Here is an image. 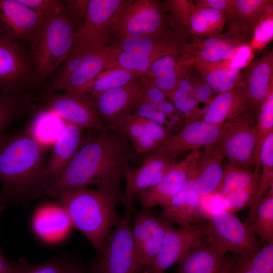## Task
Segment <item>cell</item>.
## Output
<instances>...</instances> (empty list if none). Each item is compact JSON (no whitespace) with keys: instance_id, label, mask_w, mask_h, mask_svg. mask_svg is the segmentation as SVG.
<instances>
[{"instance_id":"f5cc1de1","label":"cell","mask_w":273,"mask_h":273,"mask_svg":"<svg viewBox=\"0 0 273 273\" xmlns=\"http://www.w3.org/2000/svg\"><path fill=\"white\" fill-rule=\"evenodd\" d=\"M142 80L144 86L143 100L156 105L165 101L164 95L150 79L143 75Z\"/></svg>"},{"instance_id":"83f0119b","label":"cell","mask_w":273,"mask_h":273,"mask_svg":"<svg viewBox=\"0 0 273 273\" xmlns=\"http://www.w3.org/2000/svg\"><path fill=\"white\" fill-rule=\"evenodd\" d=\"M194 68L206 83L218 93L240 85L243 78L241 69L231 67L230 60L212 63H195Z\"/></svg>"},{"instance_id":"ffe728a7","label":"cell","mask_w":273,"mask_h":273,"mask_svg":"<svg viewBox=\"0 0 273 273\" xmlns=\"http://www.w3.org/2000/svg\"><path fill=\"white\" fill-rule=\"evenodd\" d=\"M187 38L175 30L152 34L124 37L111 44L120 51L132 53L155 60L161 57L185 52Z\"/></svg>"},{"instance_id":"d6a6232c","label":"cell","mask_w":273,"mask_h":273,"mask_svg":"<svg viewBox=\"0 0 273 273\" xmlns=\"http://www.w3.org/2000/svg\"><path fill=\"white\" fill-rule=\"evenodd\" d=\"M144 75L141 72L119 68H109L102 72L87 86L75 93L95 96L111 89L125 85Z\"/></svg>"},{"instance_id":"f546056e","label":"cell","mask_w":273,"mask_h":273,"mask_svg":"<svg viewBox=\"0 0 273 273\" xmlns=\"http://www.w3.org/2000/svg\"><path fill=\"white\" fill-rule=\"evenodd\" d=\"M244 222L262 241L273 243V188L248 213Z\"/></svg>"},{"instance_id":"11a10c76","label":"cell","mask_w":273,"mask_h":273,"mask_svg":"<svg viewBox=\"0 0 273 273\" xmlns=\"http://www.w3.org/2000/svg\"><path fill=\"white\" fill-rule=\"evenodd\" d=\"M193 2L197 7L215 9L226 13L232 7L233 0H196Z\"/></svg>"},{"instance_id":"484cf974","label":"cell","mask_w":273,"mask_h":273,"mask_svg":"<svg viewBox=\"0 0 273 273\" xmlns=\"http://www.w3.org/2000/svg\"><path fill=\"white\" fill-rule=\"evenodd\" d=\"M272 72L273 53L270 50L249 65L243 76V85L256 114L273 83Z\"/></svg>"},{"instance_id":"4316f807","label":"cell","mask_w":273,"mask_h":273,"mask_svg":"<svg viewBox=\"0 0 273 273\" xmlns=\"http://www.w3.org/2000/svg\"><path fill=\"white\" fill-rule=\"evenodd\" d=\"M224 157L218 143L199 151L196 159L198 172L194 189L201 198L213 194L218 187L223 174Z\"/></svg>"},{"instance_id":"e575fe53","label":"cell","mask_w":273,"mask_h":273,"mask_svg":"<svg viewBox=\"0 0 273 273\" xmlns=\"http://www.w3.org/2000/svg\"><path fill=\"white\" fill-rule=\"evenodd\" d=\"M191 71L181 80L171 99L176 109L185 118L186 124L201 120L204 115L195 99Z\"/></svg>"},{"instance_id":"e0dca14e","label":"cell","mask_w":273,"mask_h":273,"mask_svg":"<svg viewBox=\"0 0 273 273\" xmlns=\"http://www.w3.org/2000/svg\"><path fill=\"white\" fill-rule=\"evenodd\" d=\"M222 128L223 124L213 125L202 120L185 124L178 132L159 144L152 153L175 159L188 150H199L217 144Z\"/></svg>"},{"instance_id":"ab89813d","label":"cell","mask_w":273,"mask_h":273,"mask_svg":"<svg viewBox=\"0 0 273 273\" xmlns=\"http://www.w3.org/2000/svg\"><path fill=\"white\" fill-rule=\"evenodd\" d=\"M195 61V58L192 55L187 60L166 74L150 80L162 92L166 98L171 100L179 83L191 68L194 67Z\"/></svg>"},{"instance_id":"74e56055","label":"cell","mask_w":273,"mask_h":273,"mask_svg":"<svg viewBox=\"0 0 273 273\" xmlns=\"http://www.w3.org/2000/svg\"><path fill=\"white\" fill-rule=\"evenodd\" d=\"M261 166L262 172L260 175L258 191L255 202L250 208L251 212L264 193L273 188V130L265 138L261 150Z\"/></svg>"},{"instance_id":"6f0895ef","label":"cell","mask_w":273,"mask_h":273,"mask_svg":"<svg viewBox=\"0 0 273 273\" xmlns=\"http://www.w3.org/2000/svg\"><path fill=\"white\" fill-rule=\"evenodd\" d=\"M232 273H254L248 263L247 256L236 255Z\"/></svg>"},{"instance_id":"ac0fdd59","label":"cell","mask_w":273,"mask_h":273,"mask_svg":"<svg viewBox=\"0 0 273 273\" xmlns=\"http://www.w3.org/2000/svg\"><path fill=\"white\" fill-rule=\"evenodd\" d=\"M272 0H233L225 13L226 30L222 37L232 39L242 46H250L256 25L272 11Z\"/></svg>"},{"instance_id":"f6af8a7d","label":"cell","mask_w":273,"mask_h":273,"mask_svg":"<svg viewBox=\"0 0 273 273\" xmlns=\"http://www.w3.org/2000/svg\"><path fill=\"white\" fill-rule=\"evenodd\" d=\"M247 258L254 273H273V243H267Z\"/></svg>"},{"instance_id":"91938a15","label":"cell","mask_w":273,"mask_h":273,"mask_svg":"<svg viewBox=\"0 0 273 273\" xmlns=\"http://www.w3.org/2000/svg\"><path fill=\"white\" fill-rule=\"evenodd\" d=\"M65 273H85L80 265L71 259L69 260Z\"/></svg>"},{"instance_id":"d4e9b609","label":"cell","mask_w":273,"mask_h":273,"mask_svg":"<svg viewBox=\"0 0 273 273\" xmlns=\"http://www.w3.org/2000/svg\"><path fill=\"white\" fill-rule=\"evenodd\" d=\"M252 109L250 102L243 84L218 94L206 107L201 119L213 125H222Z\"/></svg>"},{"instance_id":"f907efd6","label":"cell","mask_w":273,"mask_h":273,"mask_svg":"<svg viewBox=\"0 0 273 273\" xmlns=\"http://www.w3.org/2000/svg\"><path fill=\"white\" fill-rule=\"evenodd\" d=\"M132 114L147 119L161 125L167 123L166 116L159 110L158 105L142 100L133 110Z\"/></svg>"},{"instance_id":"9f6ffc18","label":"cell","mask_w":273,"mask_h":273,"mask_svg":"<svg viewBox=\"0 0 273 273\" xmlns=\"http://www.w3.org/2000/svg\"><path fill=\"white\" fill-rule=\"evenodd\" d=\"M251 56V46L245 45L241 46L235 55L230 60L231 67L241 69L244 66Z\"/></svg>"},{"instance_id":"30bf717a","label":"cell","mask_w":273,"mask_h":273,"mask_svg":"<svg viewBox=\"0 0 273 273\" xmlns=\"http://www.w3.org/2000/svg\"><path fill=\"white\" fill-rule=\"evenodd\" d=\"M256 118V114L250 109L223 124L218 144L230 162L241 168L249 169L253 165Z\"/></svg>"},{"instance_id":"44dd1931","label":"cell","mask_w":273,"mask_h":273,"mask_svg":"<svg viewBox=\"0 0 273 273\" xmlns=\"http://www.w3.org/2000/svg\"><path fill=\"white\" fill-rule=\"evenodd\" d=\"M176 163L174 159L152 153L144 159L139 167L129 165L124 177L125 212L131 213L134 198L138 194L157 184Z\"/></svg>"},{"instance_id":"60d3db41","label":"cell","mask_w":273,"mask_h":273,"mask_svg":"<svg viewBox=\"0 0 273 273\" xmlns=\"http://www.w3.org/2000/svg\"><path fill=\"white\" fill-rule=\"evenodd\" d=\"M69 260L58 256L38 265L30 264L23 258L11 262L14 273H65Z\"/></svg>"},{"instance_id":"2e32d148","label":"cell","mask_w":273,"mask_h":273,"mask_svg":"<svg viewBox=\"0 0 273 273\" xmlns=\"http://www.w3.org/2000/svg\"><path fill=\"white\" fill-rule=\"evenodd\" d=\"M47 20L19 0H0L1 36L31 44Z\"/></svg>"},{"instance_id":"7a4b0ae2","label":"cell","mask_w":273,"mask_h":273,"mask_svg":"<svg viewBox=\"0 0 273 273\" xmlns=\"http://www.w3.org/2000/svg\"><path fill=\"white\" fill-rule=\"evenodd\" d=\"M49 147L27 132L6 133L0 140V215L7 203L34 199Z\"/></svg>"},{"instance_id":"db71d44e","label":"cell","mask_w":273,"mask_h":273,"mask_svg":"<svg viewBox=\"0 0 273 273\" xmlns=\"http://www.w3.org/2000/svg\"><path fill=\"white\" fill-rule=\"evenodd\" d=\"M141 119L146 132L158 143V145L169 136L166 128L162 125L142 117H141Z\"/></svg>"},{"instance_id":"4fadbf2b","label":"cell","mask_w":273,"mask_h":273,"mask_svg":"<svg viewBox=\"0 0 273 273\" xmlns=\"http://www.w3.org/2000/svg\"><path fill=\"white\" fill-rule=\"evenodd\" d=\"M142 76L128 84L95 96L89 95L106 128L115 129L121 120L133 110L143 98Z\"/></svg>"},{"instance_id":"ee69618b","label":"cell","mask_w":273,"mask_h":273,"mask_svg":"<svg viewBox=\"0 0 273 273\" xmlns=\"http://www.w3.org/2000/svg\"><path fill=\"white\" fill-rule=\"evenodd\" d=\"M191 56L187 53L161 57L152 63L144 76L151 80L161 76L174 69Z\"/></svg>"},{"instance_id":"681fc988","label":"cell","mask_w":273,"mask_h":273,"mask_svg":"<svg viewBox=\"0 0 273 273\" xmlns=\"http://www.w3.org/2000/svg\"><path fill=\"white\" fill-rule=\"evenodd\" d=\"M191 74L197 103L198 105L200 103H203L207 106L219 93L213 90L206 83L200 74L194 73L192 71Z\"/></svg>"},{"instance_id":"277c9868","label":"cell","mask_w":273,"mask_h":273,"mask_svg":"<svg viewBox=\"0 0 273 273\" xmlns=\"http://www.w3.org/2000/svg\"><path fill=\"white\" fill-rule=\"evenodd\" d=\"M75 31L66 9L46 21L31 44V57L38 84L67 59L73 47Z\"/></svg>"},{"instance_id":"5b68a950","label":"cell","mask_w":273,"mask_h":273,"mask_svg":"<svg viewBox=\"0 0 273 273\" xmlns=\"http://www.w3.org/2000/svg\"><path fill=\"white\" fill-rule=\"evenodd\" d=\"M175 30L165 5L156 0H125L110 28L114 40ZM178 32V31H177Z\"/></svg>"},{"instance_id":"3957f363","label":"cell","mask_w":273,"mask_h":273,"mask_svg":"<svg viewBox=\"0 0 273 273\" xmlns=\"http://www.w3.org/2000/svg\"><path fill=\"white\" fill-rule=\"evenodd\" d=\"M50 197L60 203L71 224L91 242L97 255L100 254L112 228L121 221L116 209L120 200L106 191L87 187L59 191Z\"/></svg>"},{"instance_id":"d6986e66","label":"cell","mask_w":273,"mask_h":273,"mask_svg":"<svg viewBox=\"0 0 273 273\" xmlns=\"http://www.w3.org/2000/svg\"><path fill=\"white\" fill-rule=\"evenodd\" d=\"M83 129L66 123L52 145L34 199L41 197L43 193L59 177L70 163L82 142Z\"/></svg>"},{"instance_id":"7dc6e473","label":"cell","mask_w":273,"mask_h":273,"mask_svg":"<svg viewBox=\"0 0 273 273\" xmlns=\"http://www.w3.org/2000/svg\"><path fill=\"white\" fill-rule=\"evenodd\" d=\"M19 2L48 19L65 10L64 1L57 0H19Z\"/></svg>"},{"instance_id":"603a6c76","label":"cell","mask_w":273,"mask_h":273,"mask_svg":"<svg viewBox=\"0 0 273 273\" xmlns=\"http://www.w3.org/2000/svg\"><path fill=\"white\" fill-rule=\"evenodd\" d=\"M199 153V150L192 151L182 161L176 163L157 184L138 194L135 196L141 206L148 209L157 205L165 206L185 183L190 166Z\"/></svg>"},{"instance_id":"816d5d0a","label":"cell","mask_w":273,"mask_h":273,"mask_svg":"<svg viewBox=\"0 0 273 273\" xmlns=\"http://www.w3.org/2000/svg\"><path fill=\"white\" fill-rule=\"evenodd\" d=\"M89 0L64 1L66 10L74 26L75 23H82L86 12ZM79 25V26H80Z\"/></svg>"},{"instance_id":"8fae6325","label":"cell","mask_w":273,"mask_h":273,"mask_svg":"<svg viewBox=\"0 0 273 273\" xmlns=\"http://www.w3.org/2000/svg\"><path fill=\"white\" fill-rule=\"evenodd\" d=\"M43 103L48 109L65 122L99 133L107 129L87 94L72 92L45 93Z\"/></svg>"},{"instance_id":"8d00e7d4","label":"cell","mask_w":273,"mask_h":273,"mask_svg":"<svg viewBox=\"0 0 273 273\" xmlns=\"http://www.w3.org/2000/svg\"><path fill=\"white\" fill-rule=\"evenodd\" d=\"M260 177L249 169L230 162L223 169L220 183L213 194L223 198L233 192L259 183Z\"/></svg>"},{"instance_id":"52a82bcc","label":"cell","mask_w":273,"mask_h":273,"mask_svg":"<svg viewBox=\"0 0 273 273\" xmlns=\"http://www.w3.org/2000/svg\"><path fill=\"white\" fill-rule=\"evenodd\" d=\"M125 0H89L82 23L75 31L68 58L107 46L112 21Z\"/></svg>"},{"instance_id":"836d02e7","label":"cell","mask_w":273,"mask_h":273,"mask_svg":"<svg viewBox=\"0 0 273 273\" xmlns=\"http://www.w3.org/2000/svg\"><path fill=\"white\" fill-rule=\"evenodd\" d=\"M32 108L30 94L17 95L0 92V140L15 120Z\"/></svg>"},{"instance_id":"1f68e13d","label":"cell","mask_w":273,"mask_h":273,"mask_svg":"<svg viewBox=\"0 0 273 273\" xmlns=\"http://www.w3.org/2000/svg\"><path fill=\"white\" fill-rule=\"evenodd\" d=\"M256 115L254 127L256 143L253 154V172L260 175L261 148L268 133L273 130V83L271 84L267 96Z\"/></svg>"},{"instance_id":"cb8c5ba5","label":"cell","mask_w":273,"mask_h":273,"mask_svg":"<svg viewBox=\"0 0 273 273\" xmlns=\"http://www.w3.org/2000/svg\"><path fill=\"white\" fill-rule=\"evenodd\" d=\"M235 256H226L202 240L178 261L177 273H232Z\"/></svg>"},{"instance_id":"6da1fadb","label":"cell","mask_w":273,"mask_h":273,"mask_svg":"<svg viewBox=\"0 0 273 273\" xmlns=\"http://www.w3.org/2000/svg\"><path fill=\"white\" fill-rule=\"evenodd\" d=\"M136 154L118 127L107 128L96 136L82 140L70 163L42 197H50L61 190L94 185L114 195L125 204L121 183L129 162Z\"/></svg>"},{"instance_id":"7bdbcfd3","label":"cell","mask_w":273,"mask_h":273,"mask_svg":"<svg viewBox=\"0 0 273 273\" xmlns=\"http://www.w3.org/2000/svg\"><path fill=\"white\" fill-rule=\"evenodd\" d=\"M117 50L118 52L114 62L108 69L119 68L141 72L145 75L151 65L155 61L148 57Z\"/></svg>"},{"instance_id":"b9f144b4","label":"cell","mask_w":273,"mask_h":273,"mask_svg":"<svg viewBox=\"0 0 273 273\" xmlns=\"http://www.w3.org/2000/svg\"><path fill=\"white\" fill-rule=\"evenodd\" d=\"M259 183L233 192L223 198L225 210L236 214L253 205L258 191Z\"/></svg>"},{"instance_id":"5bb4252c","label":"cell","mask_w":273,"mask_h":273,"mask_svg":"<svg viewBox=\"0 0 273 273\" xmlns=\"http://www.w3.org/2000/svg\"><path fill=\"white\" fill-rule=\"evenodd\" d=\"M207 234V222L181 228L170 225L163 236L158 254L145 273H164L186 253L200 244Z\"/></svg>"},{"instance_id":"7402d4cb","label":"cell","mask_w":273,"mask_h":273,"mask_svg":"<svg viewBox=\"0 0 273 273\" xmlns=\"http://www.w3.org/2000/svg\"><path fill=\"white\" fill-rule=\"evenodd\" d=\"M117 52L112 44L83 52L77 70L49 93L57 90L77 92L82 89L109 67L114 62Z\"/></svg>"},{"instance_id":"c3c4849f","label":"cell","mask_w":273,"mask_h":273,"mask_svg":"<svg viewBox=\"0 0 273 273\" xmlns=\"http://www.w3.org/2000/svg\"><path fill=\"white\" fill-rule=\"evenodd\" d=\"M272 11L266 14L256 25L250 46L259 49L268 43L272 38Z\"/></svg>"},{"instance_id":"bcb514c9","label":"cell","mask_w":273,"mask_h":273,"mask_svg":"<svg viewBox=\"0 0 273 273\" xmlns=\"http://www.w3.org/2000/svg\"><path fill=\"white\" fill-rule=\"evenodd\" d=\"M241 47L203 49L193 51L189 54L195 58V62H216L231 60Z\"/></svg>"},{"instance_id":"8992f818","label":"cell","mask_w":273,"mask_h":273,"mask_svg":"<svg viewBox=\"0 0 273 273\" xmlns=\"http://www.w3.org/2000/svg\"><path fill=\"white\" fill-rule=\"evenodd\" d=\"M207 224L206 241L223 254L248 256L261 247L254 233L236 214L222 210L209 215Z\"/></svg>"},{"instance_id":"9a60e30c","label":"cell","mask_w":273,"mask_h":273,"mask_svg":"<svg viewBox=\"0 0 273 273\" xmlns=\"http://www.w3.org/2000/svg\"><path fill=\"white\" fill-rule=\"evenodd\" d=\"M195 158L191 163L187 178L175 195L164 207L160 217L181 228L203 223L209 214L205 210L201 197L195 192L194 185L198 169Z\"/></svg>"},{"instance_id":"680465c9","label":"cell","mask_w":273,"mask_h":273,"mask_svg":"<svg viewBox=\"0 0 273 273\" xmlns=\"http://www.w3.org/2000/svg\"><path fill=\"white\" fill-rule=\"evenodd\" d=\"M0 273H14L13 266L11 262H9L5 257L0 250Z\"/></svg>"},{"instance_id":"ba28073f","label":"cell","mask_w":273,"mask_h":273,"mask_svg":"<svg viewBox=\"0 0 273 273\" xmlns=\"http://www.w3.org/2000/svg\"><path fill=\"white\" fill-rule=\"evenodd\" d=\"M131 213L111 230L102 252L90 263L92 273H139L131 236Z\"/></svg>"},{"instance_id":"9c48e42d","label":"cell","mask_w":273,"mask_h":273,"mask_svg":"<svg viewBox=\"0 0 273 273\" xmlns=\"http://www.w3.org/2000/svg\"><path fill=\"white\" fill-rule=\"evenodd\" d=\"M36 84L31 56L20 43L0 36V92L30 94L28 90Z\"/></svg>"},{"instance_id":"4dcf8cb0","label":"cell","mask_w":273,"mask_h":273,"mask_svg":"<svg viewBox=\"0 0 273 273\" xmlns=\"http://www.w3.org/2000/svg\"><path fill=\"white\" fill-rule=\"evenodd\" d=\"M66 122L47 109L37 113L27 132L40 143L53 145L62 131Z\"/></svg>"},{"instance_id":"d590c367","label":"cell","mask_w":273,"mask_h":273,"mask_svg":"<svg viewBox=\"0 0 273 273\" xmlns=\"http://www.w3.org/2000/svg\"><path fill=\"white\" fill-rule=\"evenodd\" d=\"M118 128L131 143L136 154L153 152L158 146L146 132L139 116L132 114L126 115L119 123Z\"/></svg>"},{"instance_id":"f35d334b","label":"cell","mask_w":273,"mask_h":273,"mask_svg":"<svg viewBox=\"0 0 273 273\" xmlns=\"http://www.w3.org/2000/svg\"><path fill=\"white\" fill-rule=\"evenodd\" d=\"M165 6L170 22L173 27L188 38L190 34V22L194 4L193 1L169 0L165 2Z\"/></svg>"},{"instance_id":"f1b7e54d","label":"cell","mask_w":273,"mask_h":273,"mask_svg":"<svg viewBox=\"0 0 273 273\" xmlns=\"http://www.w3.org/2000/svg\"><path fill=\"white\" fill-rule=\"evenodd\" d=\"M226 22L224 12L194 5L190 22V34L204 38H221Z\"/></svg>"},{"instance_id":"7c38bea8","label":"cell","mask_w":273,"mask_h":273,"mask_svg":"<svg viewBox=\"0 0 273 273\" xmlns=\"http://www.w3.org/2000/svg\"><path fill=\"white\" fill-rule=\"evenodd\" d=\"M172 223L156 217L148 209L137 211L131 236L139 273H145L158 254L163 236Z\"/></svg>"}]
</instances>
